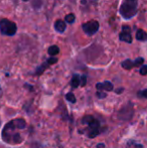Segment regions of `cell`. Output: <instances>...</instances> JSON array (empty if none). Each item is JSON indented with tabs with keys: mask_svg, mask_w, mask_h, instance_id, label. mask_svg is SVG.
<instances>
[{
	"mask_svg": "<svg viewBox=\"0 0 147 148\" xmlns=\"http://www.w3.org/2000/svg\"><path fill=\"white\" fill-rule=\"evenodd\" d=\"M26 127V122L24 119L17 118L11 120L4 126L2 131V139L8 144L17 145L23 142V137L18 133L17 130H22Z\"/></svg>",
	"mask_w": 147,
	"mask_h": 148,
	"instance_id": "obj_1",
	"label": "cell"
},
{
	"mask_svg": "<svg viewBox=\"0 0 147 148\" xmlns=\"http://www.w3.org/2000/svg\"><path fill=\"white\" fill-rule=\"evenodd\" d=\"M137 12V0H123L120 6V14L125 19L133 17Z\"/></svg>",
	"mask_w": 147,
	"mask_h": 148,
	"instance_id": "obj_2",
	"label": "cell"
},
{
	"mask_svg": "<svg viewBox=\"0 0 147 148\" xmlns=\"http://www.w3.org/2000/svg\"><path fill=\"white\" fill-rule=\"evenodd\" d=\"M83 124H86L88 126V136L90 138H94L100 133V123L95 117L91 115H87L83 118Z\"/></svg>",
	"mask_w": 147,
	"mask_h": 148,
	"instance_id": "obj_3",
	"label": "cell"
},
{
	"mask_svg": "<svg viewBox=\"0 0 147 148\" xmlns=\"http://www.w3.org/2000/svg\"><path fill=\"white\" fill-rule=\"evenodd\" d=\"M17 26L14 22L10 21L8 19H1L0 20V32L4 35L12 36L16 33Z\"/></svg>",
	"mask_w": 147,
	"mask_h": 148,
	"instance_id": "obj_4",
	"label": "cell"
},
{
	"mask_svg": "<svg viewBox=\"0 0 147 148\" xmlns=\"http://www.w3.org/2000/svg\"><path fill=\"white\" fill-rule=\"evenodd\" d=\"M134 109H133V104L129 103L126 106H124L118 113V118L122 121H129L130 119L133 117Z\"/></svg>",
	"mask_w": 147,
	"mask_h": 148,
	"instance_id": "obj_5",
	"label": "cell"
},
{
	"mask_svg": "<svg viewBox=\"0 0 147 148\" xmlns=\"http://www.w3.org/2000/svg\"><path fill=\"white\" fill-rule=\"evenodd\" d=\"M83 30L88 35H93L99 29V22L98 21H89L82 25Z\"/></svg>",
	"mask_w": 147,
	"mask_h": 148,
	"instance_id": "obj_6",
	"label": "cell"
},
{
	"mask_svg": "<svg viewBox=\"0 0 147 148\" xmlns=\"http://www.w3.org/2000/svg\"><path fill=\"white\" fill-rule=\"evenodd\" d=\"M119 37H120V40H122V41H125V42H128V43L132 42L131 30H130L129 26L124 25L123 27H122V32L120 33Z\"/></svg>",
	"mask_w": 147,
	"mask_h": 148,
	"instance_id": "obj_7",
	"label": "cell"
},
{
	"mask_svg": "<svg viewBox=\"0 0 147 148\" xmlns=\"http://www.w3.org/2000/svg\"><path fill=\"white\" fill-rule=\"evenodd\" d=\"M143 62H144V60L142 59V58H138V59H136L134 62H132V60H126L122 62V66H123L124 69H126V70H131L134 66H139L140 64H143Z\"/></svg>",
	"mask_w": 147,
	"mask_h": 148,
	"instance_id": "obj_8",
	"label": "cell"
},
{
	"mask_svg": "<svg viewBox=\"0 0 147 148\" xmlns=\"http://www.w3.org/2000/svg\"><path fill=\"white\" fill-rule=\"evenodd\" d=\"M96 88L98 91H103V90H105V91H112L113 90V84L111 82L106 81L104 83H98L96 85Z\"/></svg>",
	"mask_w": 147,
	"mask_h": 148,
	"instance_id": "obj_9",
	"label": "cell"
},
{
	"mask_svg": "<svg viewBox=\"0 0 147 148\" xmlns=\"http://www.w3.org/2000/svg\"><path fill=\"white\" fill-rule=\"evenodd\" d=\"M66 27H67L66 22H64L63 20H57V21L55 23V29L59 33H63L64 31H65Z\"/></svg>",
	"mask_w": 147,
	"mask_h": 148,
	"instance_id": "obj_10",
	"label": "cell"
},
{
	"mask_svg": "<svg viewBox=\"0 0 147 148\" xmlns=\"http://www.w3.org/2000/svg\"><path fill=\"white\" fill-rule=\"evenodd\" d=\"M136 38H137L138 40L146 41L147 40V33L142 29L137 30V32H136Z\"/></svg>",
	"mask_w": 147,
	"mask_h": 148,
	"instance_id": "obj_11",
	"label": "cell"
},
{
	"mask_svg": "<svg viewBox=\"0 0 147 148\" xmlns=\"http://www.w3.org/2000/svg\"><path fill=\"white\" fill-rule=\"evenodd\" d=\"M80 80H81V77L78 76V75H74L73 79L71 81V86L73 87L74 89L78 88L80 86Z\"/></svg>",
	"mask_w": 147,
	"mask_h": 148,
	"instance_id": "obj_12",
	"label": "cell"
},
{
	"mask_svg": "<svg viewBox=\"0 0 147 148\" xmlns=\"http://www.w3.org/2000/svg\"><path fill=\"white\" fill-rule=\"evenodd\" d=\"M59 53V47L57 45H51V47H49V53L51 56H55V55H57V53Z\"/></svg>",
	"mask_w": 147,
	"mask_h": 148,
	"instance_id": "obj_13",
	"label": "cell"
},
{
	"mask_svg": "<svg viewBox=\"0 0 147 148\" xmlns=\"http://www.w3.org/2000/svg\"><path fill=\"white\" fill-rule=\"evenodd\" d=\"M47 66H49V62H45L44 64H41V66H39V68H37V70H36V76H40V75L43 73V71H44L45 69L47 68Z\"/></svg>",
	"mask_w": 147,
	"mask_h": 148,
	"instance_id": "obj_14",
	"label": "cell"
},
{
	"mask_svg": "<svg viewBox=\"0 0 147 148\" xmlns=\"http://www.w3.org/2000/svg\"><path fill=\"white\" fill-rule=\"evenodd\" d=\"M75 19H76V17H75V15H74L73 13L68 14V15L65 17V21L68 22V23H74Z\"/></svg>",
	"mask_w": 147,
	"mask_h": 148,
	"instance_id": "obj_15",
	"label": "cell"
},
{
	"mask_svg": "<svg viewBox=\"0 0 147 148\" xmlns=\"http://www.w3.org/2000/svg\"><path fill=\"white\" fill-rule=\"evenodd\" d=\"M127 148H143V146L141 144L134 142V141H129L127 144Z\"/></svg>",
	"mask_w": 147,
	"mask_h": 148,
	"instance_id": "obj_16",
	"label": "cell"
},
{
	"mask_svg": "<svg viewBox=\"0 0 147 148\" xmlns=\"http://www.w3.org/2000/svg\"><path fill=\"white\" fill-rule=\"evenodd\" d=\"M66 99L69 102H71V103H76V97H75V95L72 92L71 93H68L67 95H66Z\"/></svg>",
	"mask_w": 147,
	"mask_h": 148,
	"instance_id": "obj_17",
	"label": "cell"
},
{
	"mask_svg": "<svg viewBox=\"0 0 147 148\" xmlns=\"http://www.w3.org/2000/svg\"><path fill=\"white\" fill-rule=\"evenodd\" d=\"M97 97H98L99 99H104V98L107 97V94L102 91H98L97 92Z\"/></svg>",
	"mask_w": 147,
	"mask_h": 148,
	"instance_id": "obj_18",
	"label": "cell"
},
{
	"mask_svg": "<svg viewBox=\"0 0 147 148\" xmlns=\"http://www.w3.org/2000/svg\"><path fill=\"white\" fill-rule=\"evenodd\" d=\"M87 84V77L86 76H82L81 77V80H80V85L82 87H85Z\"/></svg>",
	"mask_w": 147,
	"mask_h": 148,
	"instance_id": "obj_19",
	"label": "cell"
},
{
	"mask_svg": "<svg viewBox=\"0 0 147 148\" xmlns=\"http://www.w3.org/2000/svg\"><path fill=\"white\" fill-rule=\"evenodd\" d=\"M139 72L142 76H145V75H147V66H142L141 68H140Z\"/></svg>",
	"mask_w": 147,
	"mask_h": 148,
	"instance_id": "obj_20",
	"label": "cell"
},
{
	"mask_svg": "<svg viewBox=\"0 0 147 148\" xmlns=\"http://www.w3.org/2000/svg\"><path fill=\"white\" fill-rule=\"evenodd\" d=\"M138 96H139V97L146 98V99H147V89L143 90V91H141V92H139V93H138Z\"/></svg>",
	"mask_w": 147,
	"mask_h": 148,
	"instance_id": "obj_21",
	"label": "cell"
},
{
	"mask_svg": "<svg viewBox=\"0 0 147 148\" xmlns=\"http://www.w3.org/2000/svg\"><path fill=\"white\" fill-rule=\"evenodd\" d=\"M57 62V58H49V59L47 60V62H49V64H55Z\"/></svg>",
	"mask_w": 147,
	"mask_h": 148,
	"instance_id": "obj_22",
	"label": "cell"
},
{
	"mask_svg": "<svg viewBox=\"0 0 147 148\" xmlns=\"http://www.w3.org/2000/svg\"><path fill=\"white\" fill-rule=\"evenodd\" d=\"M122 92H123V89H117V90H116V93H117V94H121L122 93Z\"/></svg>",
	"mask_w": 147,
	"mask_h": 148,
	"instance_id": "obj_23",
	"label": "cell"
},
{
	"mask_svg": "<svg viewBox=\"0 0 147 148\" xmlns=\"http://www.w3.org/2000/svg\"><path fill=\"white\" fill-rule=\"evenodd\" d=\"M97 147H98V148H104L105 147V144H102V143H100V144L97 145Z\"/></svg>",
	"mask_w": 147,
	"mask_h": 148,
	"instance_id": "obj_24",
	"label": "cell"
},
{
	"mask_svg": "<svg viewBox=\"0 0 147 148\" xmlns=\"http://www.w3.org/2000/svg\"><path fill=\"white\" fill-rule=\"evenodd\" d=\"M1 96H2V90L0 89V98H1Z\"/></svg>",
	"mask_w": 147,
	"mask_h": 148,
	"instance_id": "obj_25",
	"label": "cell"
},
{
	"mask_svg": "<svg viewBox=\"0 0 147 148\" xmlns=\"http://www.w3.org/2000/svg\"><path fill=\"white\" fill-rule=\"evenodd\" d=\"M23 1H28V0H23Z\"/></svg>",
	"mask_w": 147,
	"mask_h": 148,
	"instance_id": "obj_26",
	"label": "cell"
},
{
	"mask_svg": "<svg viewBox=\"0 0 147 148\" xmlns=\"http://www.w3.org/2000/svg\"><path fill=\"white\" fill-rule=\"evenodd\" d=\"M0 123H1V120H0Z\"/></svg>",
	"mask_w": 147,
	"mask_h": 148,
	"instance_id": "obj_27",
	"label": "cell"
}]
</instances>
